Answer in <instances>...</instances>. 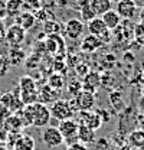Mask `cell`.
<instances>
[{
	"instance_id": "18",
	"label": "cell",
	"mask_w": 144,
	"mask_h": 150,
	"mask_svg": "<svg viewBox=\"0 0 144 150\" xmlns=\"http://www.w3.org/2000/svg\"><path fill=\"white\" fill-rule=\"evenodd\" d=\"M100 18L102 19V22L105 23L107 29H109V30H114V29H117V28L121 25V18H120V15H118L114 9L105 12V13H104L102 16H100Z\"/></svg>"
},
{
	"instance_id": "12",
	"label": "cell",
	"mask_w": 144,
	"mask_h": 150,
	"mask_svg": "<svg viewBox=\"0 0 144 150\" xmlns=\"http://www.w3.org/2000/svg\"><path fill=\"white\" fill-rule=\"evenodd\" d=\"M82 79H84V81L81 82V84H82V90L90 91V93H95L97 88L101 85V76H100L98 72H95V71H90Z\"/></svg>"
},
{
	"instance_id": "35",
	"label": "cell",
	"mask_w": 144,
	"mask_h": 150,
	"mask_svg": "<svg viewBox=\"0 0 144 150\" xmlns=\"http://www.w3.org/2000/svg\"><path fill=\"white\" fill-rule=\"evenodd\" d=\"M76 72L78 75H81L82 78L85 76V75L90 72V69H88V65H85V64H81V65H76Z\"/></svg>"
},
{
	"instance_id": "1",
	"label": "cell",
	"mask_w": 144,
	"mask_h": 150,
	"mask_svg": "<svg viewBox=\"0 0 144 150\" xmlns=\"http://www.w3.org/2000/svg\"><path fill=\"white\" fill-rule=\"evenodd\" d=\"M49 111H51V117H55L58 121L73 118V115L78 114V110L72 100L68 101V100H61V98L52 103V107L49 108Z\"/></svg>"
},
{
	"instance_id": "15",
	"label": "cell",
	"mask_w": 144,
	"mask_h": 150,
	"mask_svg": "<svg viewBox=\"0 0 144 150\" xmlns=\"http://www.w3.org/2000/svg\"><path fill=\"white\" fill-rule=\"evenodd\" d=\"M104 43L100 40L98 36H94V35H87V36L82 38V42H81V51L82 52H94L97 51L98 48H101Z\"/></svg>"
},
{
	"instance_id": "7",
	"label": "cell",
	"mask_w": 144,
	"mask_h": 150,
	"mask_svg": "<svg viewBox=\"0 0 144 150\" xmlns=\"http://www.w3.org/2000/svg\"><path fill=\"white\" fill-rule=\"evenodd\" d=\"M72 101H73V104H75L78 112L88 111V110H92V107H94V104H95V95H94V93L81 90L79 93L72 98Z\"/></svg>"
},
{
	"instance_id": "39",
	"label": "cell",
	"mask_w": 144,
	"mask_h": 150,
	"mask_svg": "<svg viewBox=\"0 0 144 150\" xmlns=\"http://www.w3.org/2000/svg\"><path fill=\"white\" fill-rule=\"evenodd\" d=\"M140 23L144 25V9L141 10V13H140Z\"/></svg>"
},
{
	"instance_id": "42",
	"label": "cell",
	"mask_w": 144,
	"mask_h": 150,
	"mask_svg": "<svg viewBox=\"0 0 144 150\" xmlns=\"http://www.w3.org/2000/svg\"><path fill=\"white\" fill-rule=\"evenodd\" d=\"M143 93H144V88H143Z\"/></svg>"
},
{
	"instance_id": "9",
	"label": "cell",
	"mask_w": 144,
	"mask_h": 150,
	"mask_svg": "<svg viewBox=\"0 0 144 150\" xmlns=\"http://www.w3.org/2000/svg\"><path fill=\"white\" fill-rule=\"evenodd\" d=\"M84 32H85V23L81 19H69L64 26L65 36L72 39V40L79 39L84 35Z\"/></svg>"
},
{
	"instance_id": "22",
	"label": "cell",
	"mask_w": 144,
	"mask_h": 150,
	"mask_svg": "<svg viewBox=\"0 0 144 150\" xmlns=\"http://www.w3.org/2000/svg\"><path fill=\"white\" fill-rule=\"evenodd\" d=\"M130 144L137 150H144V130H134L128 136Z\"/></svg>"
},
{
	"instance_id": "19",
	"label": "cell",
	"mask_w": 144,
	"mask_h": 150,
	"mask_svg": "<svg viewBox=\"0 0 144 150\" xmlns=\"http://www.w3.org/2000/svg\"><path fill=\"white\" fill-rule=\"evenodd\" d=\"M76 140L82 144H91L94 140H95V131L91 130L90 127L84 126V124H79L78 126V133H76Z\"/></svg>"
},
{
	"instance_id": "40",
	"label": "cell",
	"mask_w": 144,
	"mask_h": 150,
	"mask_svg": "<svg viewBox=\"0 0 144 150\" xmlns=\"http://www.w3.org/2000/svg\"><path fill=\"white\" fill-rule=\"evenodd\" d=\"M1 40H4V30L0 28V42H1Z\"/></svg>"
},
{
	"instance_id": "33",
	"label": "cell",
	"mask_w": 144,
	"mask_h": 150,
	"mask_svg": "<svg viewBox=\"0 0 144 150\" xmlns=\"http://www.w3.org/2000/svg\"><path fill=\"white\" fill-rule=\"evenodd\" d=\"M68 90L72 93V98L76 95V94L79 93L81 90H82V84H81V81H71L69 84H68Z\"/></svg>"
},
{
	"instance_id": "21",
	"label": "cell",
	"mask_w": 144,
	"mask_h": 150,
	"mask_svg": "<svg viewBox=\"0 0 144 150\" xmlns=\"http://www.w3.org/2000/svg\"><path fill=\"white\" fill-rule=\"evenodd\" d=\"M87 28H88L90 35H94V36H100V35L107 29L105 23L102 22V19L100 18V16H97V18L92 19V20H90V22L87 23Z\"/></svg>"
},
{
	"instance_id": "13",
	"label": "cell",
	"mask_w": 144,
	"mask_h": 150,
	"mask_svg": "<svg viewBox=\"0 0 144 150\" xmlns=\"http://www.w3.org/2000/svg\"><path fill=\"white\" fill-rule=\"evenodd\" d=\"M58 97H59V91L51 88L49 85H45L37 91V101L42 104H49V103L52 104L56 100H59Z\"/></svg>"
},
{
	"instance_id": "28",
	"label": "cell",
	"mask_w": 144,
	"mask_h": 150,
	"mask_svg": "<svg viewBox=\"0 0 144 150\" xmlns=\"http://www.w3.org/2000/svg\"><path fill=\"white\" fill-rule=\"evenodd\" d=\"M35 142L29 136H23L16 142V150H33Z\"/></svg>"
},
{
	"instance_id": "8",
	"label": "cell",
	"mask_w": 144,
	"mask_h": 150,
	"mask_svg": "<svg viewBox=\"0 0 144 150\" xmlns=\"http://www.w3.org/2000/svg\"><path fill=\"white\" fill-rule=\"evenodd\" d=\"M78 115H79V124H84V126L90 127L91 130L97 131L98 129L102 127V118H101L98 111H92V110L79 111Z\"/></svg>"
},
{
	"instance_id": "24",
	"label": "cell",
	"mask_w": 144,
	"mask_h": 150,
	"mask_svg": "<svg viewBox=\"0 0 144 150\" xmlns=\"http://www.w3.org/2000/svg\"><path fill=\"white\" fill-rule=\"evenodd\" d=\"M25 52L22 51V48H10V52H9V56H7V59H9V62H10V65L12 67H18L20 65L26 58H25Z\"/></svg>"
},
{
	"instance_id": "32",
	"label": "cell",
	"mask_w": 144,
	"mask_h": 150,
	"mask_svg": "<svg viewBox=\"0 0 144 150\" xmlns=\"http://www.w3.org/2000/svg\"><path fill=\"white\" fill-rule=\"evenodd\" d=\"M10 68H12V65H10L7 56L0 55V78L7 74V72L10 71Z\"/></svg>"
},
{
	"instance_id": "23",
	"label": "cell",
	"mask_w": 144,
	"mask_h": 150,
	"mask_svg": "<svg viewBox=\"0 0 144 150\" xmlns=\"http://www.w3.org/2000/svg\"><path fill=\"white\" fill-rule=\"evenodd\" d=\"M7 18H16L23 12V6L20 0H6Z\"/></svg>"
},
{
	"instance_id": "11",
	"label": "cell",
	"mask_w": 144,
	"mask_h": 150,
	"mask_svg": "<svg viewBox=\"0 0 144 150\" xmlns=\"http://www.w3.org/2000/svg\"><path fill=\"white\" fill-rule=\"evenodd\" d=\"M115 12L120 15L121 19L131 20L136 18L137 15V3L134 0H121L117 3V9Z\"/></svg>"
},
{
	"instance_id": "30",
	"label": "cell",
	"mask_w": 144,
	"mask_h": 150,
	"mask_svg": "<svg viewBox=\"0 0 144 150\" xmlns=\"http://www.w3.org/2000/svg\"><path fill=\"white\" fill-rule=\"evenodd\" d=\"M23 9H26L28 12H35L37 9H40V0H20Z\"/></svg>"
},
{
	"instance_id": "34",
	"label": "cell",
	"mask_w": 144,
	"mask_h": 150,
	"mask_svg": "<svg viewBox=\"0 0 144 150\" xmlns=\"http://www.w3.org/2000/svg\"><path fill=\"white\" fill-rule=\"evenodd\" d=\"M100 40L102 42V43H109L111 40H112V38H114V35H112V30H109V29H105L101 35H100Z\"/></svg>"
},
{
	"instance_id": "2",
	"label": "cell",
	"mask_w": 144,
	"mask_h": 150,
	"mask_svg": "<svg viewBox=\"0 0 144 150\" xmlns=\"http://www.w3.org/2000/svg\"><path fill=\"white\" fill-rule=\"evenodd\" d=\"M19 95L20 100L25 105L33 104L37 101V90H36V82L30 76H22L19 79Z\"/></svg>"
},
{
	"instance_id": "38",
	"label": "cell",
	"mask_w": 144,
	"mask_h": 150,
	"mask_svg": "<svg viewBox=\"0 0 144 150\" xmlns=\"http://www.w3.org/2000/svg\"><path fill=\"white\" fill-rule=\"evenodd\" d=\"M7 136H9V133H7V130L4 129L3 123H0V142L6 140V139H7Z\"/></svg>"
},
{
	"instance_id": "5",
	"label": "cell",
	"mask_w": 144,
	"mask_h": 150,
	"mask_svg": "<svg viewBox=\"0 0 144 150\" xmlns=\"http://www.w3.org/2000/svg\"><path fill=\"white\" fill-rule=\"evenodd\" d=\"M78 126L79 123L75 121L73 118L69 120H64V121H59V126H58V130L62 134L64 137V142H69V144L78 142L76 140V133H78Z\"/></svg>"
},
{
	"instance_id": "25",
	"label": "cell",
	"mask_w": 144,
	"mask_h": 150,
	"mask_svg": "<svg viewBox=\"0 0 144 150\" xmlns=\"http://www.w3.org/2000/svg\"><path fill=\"white\" fill-rule=\"evenodd\" d=\"M43 30H45L46 35H59L64 30V26L58 20L52 19V20H48V22L43 23Z\"/></svg>"
},
{
	"instance_id": "10",
	"label": "cell",
	"mask_w": 144,
	"mask_h": 150,
	"mask_svg": "<svg viewBox=\"0 0 144 150\" xmlns=\"http://www.w3.org/2000/svg\"><path fill=\"white\" fill-rule=\"evenodd\" d=\"M42 142L48 146V147H58L64 143V137L59 133L58 127L54 126H46L42 131Z\"/></svg>"
},
{
	"instance_id": "14",
	"label": "cell",
	"mask_w": 144,
	"mask_h": 150,
	"mask_svg": "<svg viewBox=\"0 0 144 150\" xmlns=\"http://www.w3.org/2000/svg\"><path fill=\"white\" fill-rule=\"evenodd\" d=\"M15 23L19 25L22 29H25L26 32L33 29L36 25V19H35V15L32 12H22L19 16L15 18Z\"/></svg>"
},
{
	"instance_id": "20",
	"label": "cell",
	"mask_w": 144,
	"mask_h": 150,
	"mask_svg": "<svg viewBox=\"0 0 144 150\" xmlns=\"http://www.w3.org/2000/svg\"><path fill=\"white\" fill-rule=\"evenodd\" d=\"M90 4L97 16H102L105 12L112 9V1L111 0H90Z\"/></svg>"
},
{
	"instance_id": "29",
	"label": "cell",
	"mask_w": 144,
	"mask_h": 150,
	"mask_svg": "<svg viewBox=\"0 0 144 150\" xmlns=\"http://www.w3.org/2000/svg\"><path fill=\"white\" fill-rule=\"evenodd\" d=\"M33 15H35V19L36 22H40V23H45V22H48V20H52L55 19L54 13L52 12H49V10H46V9H37L33 12Z\"/></svg>"
},
{
	"instance_id": "26",
	"label": "cell",
	"mask_w": 144,
	"mask_h": 150,
	"mask_svg": "<svg viewBox=\"0 0 144 150\" xmlns=\"http://www.w3.org/2000/svg\"><path fill=\"white\" fill-rule=\"evenodd\" d=\"M48 85H49L51 88L56 90V91H61V90L64 88V85H65L64 76L61 74H58V72H55V74H52L48 78Z\"/></svg>"
},
{
	"instance_id": "36",
	"label": "cell",
	"mask_w": 144,
	"mask_h": 150,
	"mask_svg": "<svg viewBox=\"0 0 144 150\" xmlns=\"http://www.w3.org/2000/svg\"><path fill=\"white\" fill-rule=\"evenodd\" d=\"M66 150H88V147L85 146V144H82V143H79V142H75V143H72L69 144Z\"/></svg>"
},
{
	"instance_id": "16",
	"label": "cell",
	"mask_w": 144,
	"mask_h": 150,
	"mask_svg": "<svg viewBox=\"0 0 144 150\" xmlns=\"http://www.w3.org/2000/svg\"><path fill=\"white\" fill-rule=\"evenodd\" d=\"M3 126H4V129L7 130V133H10V134H18V133H20L22 129H23V124H22L19 115H16V114L7 115L6 120L3 121Z\"/></svg>"
},
{
	"instance_id": "37",
	"label": "cell",
	"mask_w": 144,
	"mask_h": 150,
	"mask_svg": "<svg viewBox=\"0 0 144 150\" xmlns=\"http://www.w3.org/2000/svg\"><path fill=\"white\" fill-rule=\"evenodd\" d=\"M7 18V9H6V0H0V20Z\"/></svg>"
},
{
	"instance_id": "6",
	"label": "cell",
	"mask_w": 144,
	"mask_h": 150,
	"mask_svg": "<svg viewBox=\"0 0 144 150\" xmlns=\"http://www.w3.org/2000/svg\"><path fill=\"white\" fill-rule=\"evenodd\" d=\"M0 104H1L6 110H9L10 112H19L25 107V104H23L22 100H20L19 90H15V91H12V93H6L4 95H1Z\"/></svg>"
},
{
	"instance_id": "3",
	"label": "cell",
	"mask_w": 144,
	"mask_h": 150,
	"mask_svg": "<svg viewBox=\"0 0 144 150\" xmlns=\"http://www.w3.org/2000/svg\"><path fill=\"white\" fill-rule=\"evenodd\" d=\"M32 107V115H33V123L32 126L35 127H46L51 121V111L46 107V104H42L39 101H36L33 104H30Z\"/></svg>"
},
{
	"instance_id": "27",
	"label": "cell",
	"mask_w": 144,
	"mask_h": 150,
	"mask_svg": "<svg viewBox=\"0 0 144 150\" xmlns=\"http://www.w3.org/2000/svg\"><path fill=\"white\" fill-rule=\"evenodd\" d=\"M79 12H81V20L85 23H88L90 20H92L94 18H97V15H95V12L92 10V7H91L90 1H87L85 4H82L81 6V9H79Z\"/></svg>"
},
{
	"instance_id": "17",
	"label": "cell",
	"mask_w": 144,
	"mask_h": 150,
	"mask_svg": "<svg viewBox=\"0 0 144 150\" xmlns=\"http://www.w3.org/2000/svg\"><path fill=\"white\" fill-rule=\"evenodd\" d=\"M45 46H46V51L56 55L59 52V49H64L65 43H64V39L59 36V35H48L46 40L43 42Z\"/></svg>"
},
{
	"instance_id": "31",
	"label": "cell",
	"mask_w": 144,
	"mask_h": 150,
	"mask_svg": "<svg viewBox=\"0 0 144 150\" xmlns=\"http://www.w3.org/2000/svg\"><path fill=\"white\" fill-rule=\"evenodd\" d=\"M134 38L138 45H144V25L137 23L134 26Z\"/></svg>"
},
{
	"instance_id": "4",
	"label": "cell",
	"mask_w": 144,
	"mask_h": 150,
	"mask_svg": "<svg viewBox=\"0 0 144 150\" xmlns=\"http://www.w3.org/2000/svg\"><path fill=\"white\" fill-rule=\"evenodd\" d=\"M26 39V30L19 25H12L4 30V40L10 45V48H20V45Z\"/></svg>"
},
{
	"instance_id": "41",
	"label": "cell",
	"mask_w": 144,
	"mask_h": 150,
	"mask_svg": "<svg viewBox=\"0 0 144 150\" xmlns=\"http://www.w3.org/2000/svg\"><path fill=\"white\" fill-rule=\"evenodd\" d=\"M111 1H115V3H118V1H121V0H111Z\"/></svg>"
}]
</instances>
